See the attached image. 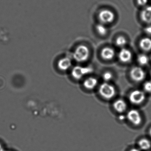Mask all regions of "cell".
Returning a JSON list of instances; mask_svg holds the SVG:
<instances>
[{
	"mask_svg": "<svg viewBox=\"0 0 151 151\" xmlns=\"http://www.w3.org/2000/svg\"><path fill=\"white\" fill-rule=\"evenodd\" d=\"M90 51L88 47L84 45L77 47L73 53V57L78 62L86 61L89 57Z\"/></svg>",
	"mask_w": 151,
	"mask_h": 151,
	"instance_id": "1",
	"label": "cell"
},
{
	"mask_svg": "<svg viewBox=\"0 0 151 151\" xmlns=\"http://www.w3.org/2000/svg\"><path fill=\"white\" fill-rule=\"evenodd\" d=\"M100 94L106 99H110L114 97L116 89L114 86L108 83L101 84L99 89Z\"/></svg>",
	"mask_w": 151,
	"mask_h": 151,
	"instance_id": "2",
	"label": "cell"
},
{
	"mask_svg": "<svg viewBox=\"0 0 151 151\" xmlns=\"http://www.w3.org/2000/svg\"><path fill=\"white\" fill-rule=\"evenodd\" d=\"M93 70L91 67L77 66L72 69L71 75L74 78L78 80L85 76L92 73Z\"/></svg>",
	"mask_w": 151,
	"mask_h": 151,
	"instance_id": "3",
	"label": "cell"
},
{
	"mask_svg": "<svg viewBox=\"0 0 151 151\" xmlns=\"http://www.w3.org/2000/svg\"><path fill=\"white\" fill-rule=\"evenodd\" d=\"M145 94L143 91L136 90L132 91L129 95V100L132 104H138L142 103L145 99Z\"/></svg>",
	"mask_w": 151,
	"mask_h": 151,
	"instance_id": "4",
	"label": "cell"
},
{
	"mask_svg": "<svg viewBox=\"0 0 151 151\" xmlns=\"http://www.w3.org/2000/svg\"><path fill=\"white\" fill-rule=\"evenodd\" d=\"M99 18L102 23H111L114 20L115 15L112 11L109 9H103L99 13Z\"/></svg>",
	"mask_w": 151,
	"mask_h": 151,
	"instance_id": "5",
	"label": "cell"
},
{
	"mask_svg": "<svg viewBox=\"0 0 151 151\" xmlns=\"http://www.w3.org/2000/svg\"><path fill=\"white\" fill-rule=\"evenodd\" d=\"M130 74L132 79L137 82L143 81L146 76L145 70L142 68L138 67L132 68L131 70Z\"/></svg>",
	"mask_w": 151,
	"mask_h": 151,
	"instance_id": "6",
	"label": "cell"
},
{
	"mask_svg": "<svg viewBox=\"0 0 151 151\" xmlns=\"http://www.w3.org/2000/svg\"><path fill=\"white\" fill-rule=\"evenodd\" d=\"M127 117L129 121L135 125H139L142 122V116L137 109L130 110L127 114Z\"/></svg>",
	"mask_w": 151,
	"mask_h": 151,
	"instance_id": "7",
	"label": "cell"
},
{
	"mask_svg": "<svg viewBox=\"0 0 151 151\" xmlns=\"http://www.w3.org/2000/svg\"><path fill=\"white\" fill-rule=\"evenodd\" d=\"M118 57L122 62L123 63H128L131 60L132 54L129 50L126 48H123L119 52Z\"/></svg>",
	"mask_w": 151,
	"mask_h": 151,
	"instance_id": "8",
	"label": "cell"
},
{
	"mask_svg": "<svg viewBox=\"0 0 151 151\" xmlns=\"http://www.w3.org/2000/svg\"><path fill=\"white\" fill-rule=\"evenodd\" d=\"M141 20L145 23L151 24V6L146 7L140 14Z\"/></svg>",
	"mask_w": 151,
	"mask_h": 151,
	"instance_id": "9",
	"label": "cell"
},
{
	"mask_svg": "<svg viewBox=\"0 0 151 151\" xmlns=\"http://www.w3.org/2000/svg\"><path fill=\"white\" fill-rule=\"evenodd\" d=\"M101 57L106 60H110L115 55V52L113 48L109 47H104L101 51Z\"/></svg>",
	"mask_w": 151,
	"mask_h": 151,
	"instance_id": "10",
	"label": "cell"
},
{
	"mask_svg": "<svg viewBox=\"0 0 151 151\" xmlns=\"http://www.w3.org/2000/svg\"><path fill=\"white\" fill-rule=\"evenodd\" d=\"M113 106L116 112L122 113L126 110L127 108V104L124 100L119 99L114 101L113 104Z\"/></svg>",
	"mask_w": 151,
	"mask_h": 151,
	"instance_id": "11",
	"label": "cell"
},
{
	"mask_svg": "<svg viewBox=\"0 0 151 151\" xmlns=\"http://www.w3.org/2000/svg\"><path fill=\"white\" fill-rule=\"evenodd\" d=\"M71 66L70 59L68 57L62 58L58 61V67L62 70H66L70 68Z\"/></svg>",
	"mask_w": 151,
	"mask_h": 151,
	"instance_id": "12",
	"label": "cell"
},
{
	"mask_svg": "<svg viewBox=\"0 0 151 151\" xmlns=\"http://www.w3.org/2000/svg\"><path fill=\"white\" fill-rule=\"evenodd\" d=\"M98 80L94 77H89L86 78L83 82V86L88 90H92L97 86Z\"/></svg>",
	"mask_w": 151,
	"mask_h": 151,
	"instance_id": "13",
	"label": "cell"
},
{
	"mask_svg": "<svg viewBox=\"0 0 151 151\" xmlns=\"http://www.w3.org/2000/svg\"><path fill=\"white\" fill-rule=\"evenodd\" d=\"M141 49L145 52H148L151 50V39L149 37H145L140 40L139 43Z\"/></svg>",
	"mask_w": 151,
	"mask_h": 151,
	"instance_id": "14",
	"label": "cell"
},
{
	"mask_svg": "<svg viewBox=\"0 0 151 151\" xmlns=\"http://www.w3.org/2000/svg\"><path fill=\"white\" fill-rule=\"evenodd\" d=\"M138 145L141 150L145 151L151 148V143L147 139H141L139 141Z\"/></svg>",
	"mask_w": 151,
	"mask_h": 151,
	"instance_id": "15",
	"label": "cell"
},
{
	"mask_svg": "<svg viewBox=\"0 0 151 151\" xmlns=\"http://www.w3.org/2000/svg\"><path fill=\"white\" fill-rule=\"evenodd\" d=\"M137 61L138 63L142 66H145L148 64L149 59L147 55L145 54H140L138 56Z\"/></svg>",
	"mask_w": 151,
	"mask_h": 151,
	"instance_id": "16",
	"label": "cell"
},
{
	"mask_svg": "<svg viewBox=\"0 0 151 151\" xmlns=\"http://www.w3.org/2000/svg\"><path fill=\"white\" fill-rule=\"evenodd\" d=\"M96 30L101 36H105L108 32L107 28L103 24H98L96 26Z\"/></svg>",
	"mask_w": 151,
	"mask_h": 151,
	"instance_id": "17",
	"label": "cell"
},
{
	"mask_svg": "<svg viewBox=\"0 0 151 151\" xmlns=\"http://www.w3.org/2000/svg\"><path fill=\"white\" fill-rule=\"evenodd\" d=\"M127 44V40L124 37L120 36L116 38V44L119 47H124Z\"/></svg>",
	"mask_w": 151,
	"mask_h": 151,
	"instance_id": "18",
	"label": "cell"
},
{
	"mask_svg": "<svg viewBox=\"0 0 151 151\" xmlns=\"http://www.w3.org/2000/svg\"><path fill=\"white\" fill-rule=\"evenodd\" d=\"M103 79L106 82H108L110 81L113 78V75L112 73L107 71V72H105L102 76Z\"/></svg>",
	"mask_w": 151,
	"mask_h": 151,
	"instance_id": "19",
	"label": "cell"
},
{
	"mask_svg": "<svg viewBox=\"0 0 151 151\" xmlns=\"http://www.w3.org/2000/svg\"><path fill=\"white\" fill-rule=\"evenodd\" d=\"M144 89L145 91L151 93V81H147L144 83Z\"/></svg>",
	"mask_w": 151,
	"mask_h": 151,
	"instance_id": "20",
	"label": "cell"
},
{
	"mask_svg": "<svg viewBox=\"0 0 151 151\" xmlns=\"http://www.w3.org/2000/svg\"><path fill=\"white\" fill-rule=\"evenodd\" d=\"M148 0H137V3L139 6H145L147 4Z\"/></svg>",
	"mask_w": 151,
	"mask_h": 151,
	"instance_id": "21",
	"label": "cell"
},
{
	"mask_svg": "<svg viewBox=\"0 0 151 151\" xmlns=\"http://www.w3.org/2000/svg\"><path fill=\"white\" fill-rule=\"evenodd\" d=\"M145 32L149 36H151V25H148L145 29Z\"/></svg>",
	"mask_w": 151,
	"mask_h": 151,
	"instance_id": "22",
	"label": "cell"
},
{
	"mask_svg": "<svg viewBox=\"0 0 151 151\" xmlns=\"http://www.w3.org/2000/svg\"><path fill=\"white\" fill-rule=\"evenodd\" d=\"M119 119H120V120H124V118H125V116L123 115H121L119 116Z\"/></svg>",
	"mask_w": 151,
	"mask_h": 151,
	"instance_id": "23",
	"label": "cell"
},
{
	"mask_svg": "<svg viewBox=\"0 0 151 151\" xmlns=\"http://www.w3.org/2000/svg\"><path fill=\"white\" fill-rule=\"evenodd\" d=\"M129 151H140V150L139 149H137V148H133L131 149Z\"/></svg>",
	"mask_w": 151,
	"mask_h": 151,
	"instance_id": "24",
	"label": "cell"
},
{
	"mask_svg": "<svg viewBox=\"0 0 151 151\" xmlns=\"http://www.w3.org/2000/svg\"><path fill=\"white\" fill-rule=\"evenodd\" d=\"M0 151H5L4 148H3V147L1 144H0Z\"/></svg>",
	"mask_w": 151,
	"mask_h": 151,
	"instance_id": "25",
	"label": "cell"
},
{
	"mask_svg": "<svg viewBox=\"0 0 151 151\" xmlns=\"http://www.w3.org/2000/svg\"><path fill=\"white\" fill-rule=\"evenodd\" d=\"M149 135L151 137V128H150V129H149Z\"/></svg>",
	"mask_w": 151,
	"mask_h": 151,
	"instance_id": "26",
	"label": "cell"
},
{
	"mask_svg": "<svg viewBox=\"0 0 151 151\" xmlns=\"http://www.w3.org/2000/svg\"></svg>",
	"mask_w": 151,
	"mask_h": 151,
	"instance_id": "27",
	"label": "cell"
},
{
	"mask_svg": "<svg viewBox=\"0 0 151 151\" xmlns=\"http://www.w3.org/2000/svg\"></svg>",
	"mask_w": 151,
	"mask_h": 151,
	"instance_id": "28",
	"label": "cell"
}]
</instances>
